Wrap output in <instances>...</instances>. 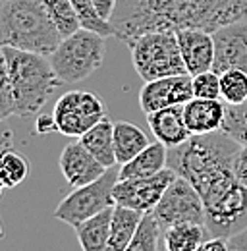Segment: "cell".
<instances>
[{"mask_svg":"<svg viewBox=\"0 0 247 251\" xmlns=\"http://www.w3.org/2000/svg\"><path fill=\"white\" fill-rule=\"evenodd\" d=\"M0 118H27L39 114L50 95L60 85L50 58L16 47L0 50Z\"/></svg>","mask_w":247,"mask_h":251,"instance_id":"obj_1","label":"cell"},{"mask_svg":"<svg viewBox=\"0 0 247 251\" xmlns=\"http://www.w3.org/2000/svg\"><path fill=\"white\" fill-rule=\"evenodd\" d=\"M64 39L45 0H4L0 6L2 47L50 56Z\"/></svg>","mask_w":247,"mask_h":251,"instance_id":"obj_2","label":"cell"},{"mask_svg":"<svg viewBox=\"0 0 247 251\" xmlns=\"http://www.w3.org/2000/svg\"><path fill=\"white\" fill-rule=\"evenodd\" d=\"M240 145L242 143L222 129L205 135H191L180 147L168 149V166L199 191L213 178L234 170L232 166Z\"/></svg>","mask_w":247,"mask_h":251,"instance_id":"obj_3","label":"cell"},{"mask_svg":"<svg viewBox=\"0 0 247 251\" xmlns=\"http://www.w3.org/2000/svg\"><path fill=\"white\" fill-rule=\"evenodd\" d=\"M129 52L137 75L145 81L187 74L176 31L145 33L129 45Z\"/></svg>","mask_w":247,"mask_h":251,"instance_id":"obj_4","label":"cell"},{"mask_svg":"<svg viewBox=\"0 0 247 251\" xmlns=\"http://www.w3.org/2000/svg\"><path fill=\"white\" fill-rule=\"evenodd\" d=\"M106 37L89 29H77L64 37L56 50L49 56L62 83L83 81L100 68L106 52Z\"/></svg>","mask_w":247,"mask_h":251,"instance_id":"obj_5","label":"cell"},{"mask_svg":"<svg viewBox=\"0 0 247 251\" xmlns=\"http://www.w3.org/2000/svg\"><path fill=\"white\" fill-rule=\"evenodd\" d=\"M247 20V0H174L168 10V31L216 29Z\"/></svg>","mask_w":247,"mask_h":251,"instance_id":"obj_6","label":"cell"},{"mask_svg":"<svg viewBox=\"0 0 247 251\" xmlns=\"http://www.w3.org/2000/svg\"><path fill=\"white\" fill-rule=\"evenodd\" d=\"M118 172H120V168L112 166L99 180L85 184V186H79V188H74V191L68 193L58 203V207L54 211V219L75 228L83 220L102 213L104 209L114 207L116 203H114L112 189H114V184L118 182Z\"/></svg>","mask_w":247,"mask_h":251,"instance_id":"obj_7","label":"cell"},{"mask_svg":"<svg viewBox=\"0 0 247 251\" xmlns=\"http://www.w3.org/2000/svg\"><path fill=\"white\" fill-rule=\"evenodd\" d=\"M174 0H118L110 18L114 37L127 47L141 35L168 31V10Z\"/></svg>","mask_w":247,"mask_h":251,"instance_id":"obj_8","label":"cell"},{"mask_svg":"<svg viewBox=\"0 0 247 251\" xmlns=\"http://www.w3.org/2000/svg\"><path fill=\"white\" fill-rule=\"evenodd\" d=\"M52 114L58 124V133L79 139L93 126L106 118V106L97 93L68 91L56 100Z\"/></svg>","mask_w":247,"mask_h":251,"instance_id":"obj_9","label":"cell"},{"mask_svg":"<svg viewBox=\"0 0 247 251\" xmlns=\"http://www.w3.org/2000/svg\"><path fill=\"white\" fill-rule=\"evenodd\" d=\"M154 217L160 222L162 230L180 224V222H197L205 224V205L199 191L193 188L185 178L178 176L168 189L164 191L162 199L153 209Z\"/></svg>","mask_w":247,"mask_h":251,"instance_id":"obj_10","label":"cell"},{"mask_svg":"<svg viewBox=\"0 0 247 251\" xmlns=\"http://www.w3.org/2000/svg\"><path fill=\"white\" fill-rule=\"evenodd\" d=\"M176 178H178L176 170L168 166L162 172L153 174V176L118 180L114 184V189H112L114 203L129 207V209L143 211V213H149L158 205V201L162 199L164 191L168 189V186Z\"/></svg>","mask_w":247,"mask_h":251,"instance_id":"obj_11","label":"cell"},{"mask_svg":"<svg viewBox=\"0 0 247 251\" xmlns=\"http://www.w3.org/2000/svg\"><path fill=\"white\" fill-rule=\"evenodd\" d=\"M193 99V75L180 74V75H168L154 81H145L141 93H139V104L145 114L185 104Z\"/></svg>","mask_w":247,"mask_h":251,"instance_id":"obj_12","label":"cell"},{"mask_svg":"<svg viewBox=\"0 0 247 251\" xmlns=\"http://www.w3.org/2000/svg\"><path fill=\"white\" fill-rule=\"evenodd\" d=\"M215 37V64L216 74L228 70L247 72V20L228 24L213 33Z\"/></svg>","mask_w":247,"mask_h":251,"instance_id":"obj_13","label":"cell"},{"mask_svg":"<svg viewBox=\"0 0 247 251\" xmlns=\"http://www.w3.org/2000/svg\"><path fill=\"white\" fill-rule=\"evenodd\" d=\"M60 170L70 188H79L99 180L108 168L102 166L91 151L77 139L68 143L60 153Z\"/></svg>","mask_w":247,"mask_h":251,"instance_id":"obj_14","label":"cell"},{"mask_svg":"<svg viewBox=\"0 0 247 251\" xmlns=\"http://www.w3.org/2000/svg\"><path fill=\"white\" fill-rule=\"evenodd\" d=\"M178 43L189 75L213 70L215 64V37L203 29H178Z\"/></svg>","mask_w":247,"mask_h":251,"instance_id":"obj_15","label":"cell"},{"mask_svg":"<svg viewBox=\"0 0 247 251\" xmlns=\"http://www.w3.org/2000/svg\"><path fill=\"white\" fill-rule=\"evenodd\" d=\"M147 124H149V129L153 131L154 139L164 143L168 149L180 147L191 137V131L184 118V104L149 112Z\"/></svg>","mask_w":247,"mask_h":251,"instance_id":"obj_16","label":"cell"},{"mask_svg":"<svg viewBox=\"0 0 247 251\" xmlns=\"http://www.w3.org/2000/svg\"><path fill=\"white\" fill-rule=\"evenodd\" d=\"M184 118L191 135H205V133L220 131L226 118V106L220 102V99L193 97L184 104Z\"/></svg>","mask_w":247,"mask_h":251,"instance_id":"obj_17","label":"cell"},{"mask_svg":"<svg viewBox=\"0 0 247 251\" xmlns=\"http://www.w3.org/2000/svg\"><path fill=\"white\" fill-rule=\"evenodd\" d=\"M168 168V147L160 141L149 143L135 158L120 166L118 180H127V178H145L153 176Z\"/></svg>","mask_w":247,"mask_h":251,"instance_id":"obj_18","label":"cell"},{"mask_svg":"<svg viewBox=\"0 0 247 251\" xmlns=\"http://www.w3.org/2000/svg\"><path fill=\"white\" fill-rule=\"evenodd\" d=\"M112 211H114V207L104 209L102 213L95 215L91 219L83 220L79 226L74 228L81 250L83 251H106L108 250Z\"/></svg>","mask_w":247,"mask_h":251,"instance_id":"obj_19","label":"cell"},{"mask_svg":"<svg viewBox=\"0 0 247 251\" xmlns=\"http://www.w3.org/2000/svg\"><path fill=\"white\" fill-rule=\"evenodd\" d=\"M79 141L97 157L99 162H102V166L106 168L118 166L116 149H114V124L108 118L93 126L89 131H85L79 137Z\"/></svg>","mask_w":247,"mask_h":251,"instance_id":"obj_20","label":"cell"},{"mask_svg":"<svg viewBox=\"0 0 247 251\" xmlns=\"http://www.w3.org/2000/svg\"><path fill=\"white\" fill-rule=\"evenodd\" d=\"M143 211L129 209L124 205H114L112 211V224H110V238L106 251H125L129 242L133 240L139 222L143 219Z\"/></svg>","mask_w":247,"mask_h":251,"instance_id":"obj_21","label":"cell"},{"mask_svg":"<svg viewBox=\"0 0 247 251\" xmlns=\"http://www.w3.org/2000/svg\"><path fill=\"white\" fill-rule=\"evenodd\" d=\"M207 238H211L207 226L197 222H180L162 230V242L168 251H197Z\"/></svg>","mask_w":247,"mask_h":251,"instance_id":"obj_22","label":"cell"},{"mask_svg":"<svg viewBox=\"0 0 247 251\" xmlns=\"http://www.w3.org/2000/svg\"><path fill=\"white\" fill-rule=\"evenodd\" d=\"M147 145H149V139L139 126L124 122V120L114 124V149H116V160L120 166L137 157Z\"/></svg>","mask_w":247,"mask_h":251,"instance_id":"obj_23","label":"cell"},{"mask_svg":"<svg viewBox=\"0 0 247 251\" xmlns=\"http://www.w3.org/2000/svg\"><path fill=\"white\" fill-rule=\"evenodd\" d=\"M29 174V162L22 153L14 149H4L0 157V184L4 189L20 186Z\"/></svg>","mask_w":247,"mask_h":251,"instance_id":"obj_24","label":"cell"},{"mask_svg":"<svg viewBox=\"0 0 247 251\" xmlns=\"http://www.w3.org/2000/svg\"><path fill=\"white\" fill-rule=\"evenodd\" d=\"M160 240H162V226L156 220L153 211H149L143 215L139 228L125 251H158Z\"/></svg>","mask_w":247,"mask_h":251,"instance_id":"obj_25","label":"cell"},{"mask_svg":"<svg viewBox=\"0 0 247 251\" xmlns=\"http://www.w3.org/2000/svg\"><path fill=\"white\" fill-rule=\"evenodd\" d=\"M45 6L62 37H68L77 29H81V22L77 18V12H75L72 0H45Z\"/></svg>","mask_w":247,"mask_h":251,"instance_id":"obj_26","label":"cell"},{"mask_svg":"<svg viewBox=\"0 0 247 251\" xmlns=\"http://www.w3.org/2000/svg\"><path fill=\"white\" fill-rule=\"evenodd\" d=\"M220 99L226 104H244L247 100V72L228 70L220 74Z\"/></svg>","mask_w":247,"mask_h":251,"instance_id":"obj_27","label":"cell"},{"mask_svg":"<svg viewBox=\"0 0 247 251\" xmlns=\"http://www.w3.org/2000/svg\"><path fill=\"white\" fill-rule=\"evenodd\" d=\"M72 4L75 8V12H77V18H79L83 29L99 33L102 37H114L112 24L99 14V10H97L93 0H72Z\"/></svg>","mask_w":247,"mask_h":251,"instance_id":"obj_28","label":"cell"},{"mask_svg":"<svg viewBox=\"0 0 247 251\" xmlns=\"http://www.w3.org/2000/svg\"><path fill=\"white\" fill-rule=\"evenodd\" d=\"M222 131L228 133L238 143H247V100L244 104H228Z\"/></svg>","mask_w":247,"mask_h":251,"instance_id":"obj_29","label":"cell"},{"mask_svg":"<svg viewBox=\"0 0 247 251\" xmlns=\"http://www.w3.org/2000/svg\"><path fill=\"white\" fill-rule=\"evenodd\" d=\"M193 97L197 99H220V74L215 70L193 75Z\"/></svg>","mask_w":247,"mask_h":251,"instance_id":"obj_30","label":"cell"},{"mask_svg":"<svg viewBox=\"0 0 247 251\" xmlns=\"http://www.w3.org/2000/svg\"><path fill=\"white\" fill-rule=\"evenodd\" d=\"M234 174L236 178L244 184L247 188V143L246 145H240L238 153H236V158H234Z\"/></svg>","mask_w":247,"mask_h":251,"instance_id":"obj_31","label":"cell"},{"mask_svg":"<svg viewBox=\"0 0 247 251\" xmlns=\"http://www.w3.org/2000/svg\"><path fill=\"white\" fill-rule=\"evenodd\" d=\"M35 129H37L35 133H39V135H49L52 131H58L54 114H39L35 120Z\"/></svg>","mask_w":247,"mask_h":251,"instance_id":"obj_32","label":"cell"},{"mask_svg":"<svg viewBox=\"0 0 247 251\" xmlns=\"http://www.w3.org/2000/svg\"><path fill=\"white\" fill-rule=\"evenodd\" d=\"M197 251H232L230 250V244L228 240L224 238H207Z\"/></svg>","mask_w":247,"mask_h":251,"instance_id":"obj_33","label":"cell"},{"mask_svg":"<svg viewBox=\"0 0 247 251\" xmlns=\"http://www.w3.org/2000/svg\"><path fill=\"white\" fill-rule=\"evenodd\" d=\"M93 2H95V6H97L99 14H100L104 20L110 22V18H112V14H114V10H116L118 0H93Z\"/></svg>","mask_w":247,"mask_h":251,"instance_id":"obj_34","label":"cell"},{"mask_svg":"<svg viewBox=\"0 0 247 251\" xmlns=\"http://www.w3.org/2000/svg\"><path fill=\"white\" fill-rule=\"evenodd\" d=\"M228 244H230V250L232 251H247V228L244 232L232 236L228 240Z\"/></svg>","mask_w":247,"mask_h":251,"instance_id":"obj_35","label":"cell"},{"mask_svg":"<svg viewBox=\"0 0 247 251\" xmlns=\"http://www.w3.org/2000/svg\"><path fill=\"white\" fill-rule=\"evenodd\" d=\"M158 251H168V248L164 246V242H162V240H160V248H158Z\"/></svg>","mask_w":247,"mask_h":251,"instance_id":"obj_36","label":"cell"},{"mask_svg":"<svg viewBox=\"0 0 247 251\" xmlns=\"http://www.w3.org/2000/svg\"><path fill=\"white\" fill-rule=\"evenodd\" d=\"M0 2H4V0H0Z\"/></svg>","mask_w":247,"mask_h":251,"instance_id":"obj_37","label":"cell"}]
</instances>
